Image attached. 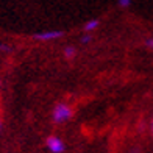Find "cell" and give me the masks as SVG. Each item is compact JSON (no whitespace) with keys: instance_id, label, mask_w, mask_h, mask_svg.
Wrapping results in <instances>:
<instances>
[{"instance_id":"obj_12","label":"cell","mask_w":153,"mask_h":153,"mask_svg":"<svg viewBox=\"0 0 153 153\" xmlns=\"http://www.w3.org/2000/svg\"><path fill=\"white\" fill-rule=\"evenodd\" d=\"M0 130H2V120H0Z\"/></svg>"},{"instance_id":"obj_13","label":"cell","mask_w":153,"mask_h":153,"mask_svg":"<svg viewBox=\"0 0 153 153\" xmlns=\"http://www.w3.org/2000/svg\"><path fill=\"white\" fill-rule=\"evenodd\" d=\"M0 86H2V81H0Z\"/></svg>"},{"instance_id":"obj_2","label":"cell","mask_w":153,"mask_h":153,"mask_svg":"<svg viewBox=\"0 0 153 153\" xmlns=\"http://www.w3.org/2000/svg\"><path fill=\"white\" fill-rule=\"evenodd\" d=\"M45 145H47V149L50 153H64L66 152V144L62 142V139L58 137V136H48L45 139Z\"/></svg>"},{"instance_id":"obj_3","label":"cell","mask_w":153,"mask_h":153,"mask_svg":"<svg viewBox=\"0 0 153 153\" xmlns=\"http://www.w3.org/2000/svg\"><path fill=\"white\" fill-rule=\"evenodd\" d=\"M64 36V31L62 30H48V31H41L36 33L33 36V39L41 41V42H48V41H55V39H59Z\"/></svg>"},{"instance_id":"obj_7","label":"cell","mask_w":153,"mask_h":153,"mask_svg":"<svg viewBox=\"0 0 153 153\" xmlns=\"http://www.w3.org/2000/svg\"><path fill=\"white\" fill-rule=\"evenodd\" d=\"M117 5L120 8H130L131 6V0H117Z\"/></svg>"},{"instance_id":"obj_9","label":"cell","mask_w":153,"mask_h":153,"mask_svg":"<svg viewBox=\"0 0 153 153\" xmlns=\"http://www.w3.org/2000/svg\"><path fill=\"white\" fill-rule=\"evenodd\" d=\"M145 47H149L150 50H153V38H149V39H145Z\"/></svg>"},{"instance_id":"obj_1","label":"cell","mask_w":153,"mask_h":153,"mask_svg":"<svg viewBox=\"0 0 153 153\" xmlns=\"http://www.w3.org/2000/svg\"><path fill=\"white\" fill-rule=\"evenodd\" d=\"M72 114H74V111L67 103H58V105H55V108L52 111V120H53V123L61 125L67 120H71Z\"/></svg>"},{"instance_id":"obj_5","label":"cell","mask_w":153,"mask_h":153,"mask_svg":"<svg viewBox=\"0 0 153 153\" xmlns=\"http://www.w3.org/2000/svg\"><path fill=\"white\" fill-rule=\"evenodd\" d=\"M75 56H76V50H75V47L69 45V47H66V48H64V58H66V59H74Z\"/></svg>"},{"instance_id":"obj_6","label":"cell","mask_w":153,"mask_h":153,"mask_svg":"<svg viewBox=\"0 0 153 153\" xmlns=\"http://www.w3.org/2000/svg\"><path fill=\"white\" fill-rule=\"evenodd\" d=\"M92 41V34L91 33H86V34H83L81 36V39H80V42L83 44V45H86V44H89Z\"/></svg>"},{"instance_id":"obj_11","label":"cell","mask_w":153,"mask_h":153,"mask_svg":"<svg viewBox=\"0 0 153 153\" xmlns=\"http://www.w3.org/2000/svg\"><path fill=\"white\" fill-rule=\"evenodd\" d=\"M130 153H139V152H137V149H133V150H131Z\"/></svg>"},{"instance_id":"obj_10","label":"cell","mask_w":153,"mask_h":153,"mask_svg":"<svg viewBox=\"0 0 153 153\" xmlns=\"http://www.w3.org/2000/svg\"><path fill=\"white\" fill-rule=\"evenodd\" d=\"M150 131H152V134H153V117H152V122H150Z\"/></svg>"},{"instance_id":"obj_8","label":"cell","mask_w":153,"mask_h":153,"mask_svg":"<svg viewBox=\"0 0 153 153\" xmlns=\"http://www.w3.org/2000/svg\"><path fill=\"white\" fill-rule=\"evenodd\" d=\"M0 52H5V53L11 52V45H8V44H3V42H0Z\"/></svg>"},{"instance_id":"obj_4","label":"cell","mask_w":153,"mask_h":153,"mask_svg":"<svg viewBox=\"0 0 153 153\" xmlns=\"http://www.w3.org/2000/svg\"><path fill=\"white\" fill-rule=\"evenodd\" d=\"M99 25H100V20H99V19L88 20V22L83 25V31H85V33H92L94 30L99 28Z\"/></svg>"}]
</instances>
